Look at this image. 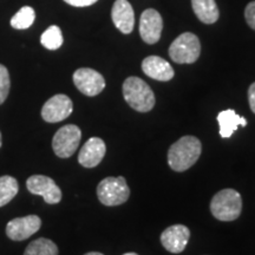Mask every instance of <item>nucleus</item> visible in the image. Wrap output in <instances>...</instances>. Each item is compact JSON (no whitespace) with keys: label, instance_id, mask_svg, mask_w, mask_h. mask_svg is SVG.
Returning <instances> with one entry per match:
<instances>
[{"label":"nucleus","instance_id":"f03ea898","mask_svg":"<svg viewBox=\"0 0 255 255\" xmlns=\"http://www.w3.org/2000/svg\"><path fill=\"white\" fill-rule=\"evenodd\" d=\"M123 97L133 110L148 113L155 105V95L143 79L129 77L123 83Z\"/></svg>","mask_w":255,"mask_h":255},{"label":"nucleus","instance_id":"5701e85b","mask_svg":"<svg viewBox=\"0 0 255 255\" xmlns=\"http://www.w3.org/2000/svg\"><path fill=\"white\" fill-rule=\"evenodd\" d=\"M245 18L247 24L255 31V1H252L245 9Z\"/></svg>","mask_w":255,"mask_h":255},{"label":"nucleus","instance_id":"f3484780","mask_svg":"<svg viewBox=\"0 0 255 255\" xmlns=\"http://www.w3.org/2000/svg\"><path fill=\"white\" fill-rule=\"evenodd\" d=\"M196 17L205 24H214L219 19V8L215 0H191Z\"/></svg>","mask_w":255,"mask_h":255},{"label":"nucleus","instance_id":"4468645a","mask_svg":"<svg viewBox=\"0 0 255 255\" xmlns=\"http://www.w3.org/2000/svg\"><path fill=\"white\" fill-rule=\"evenodd\" d=\"M114 25L124 34L131 33L135 25V14L132 6L128 0H116L111 9Z\"/></svg>","mask_w":255,"mask_h":255},{"label":"nucleus","instance_id":"aec40b11","mask_svg":"<svg viewBox=\"0 0 255 255\" xmlns=\"http://www.w3.org/2000/svg\"><path fill=\"white\" fill-rule=\"evenodd\" d=\"M36 12L30 6H24L11 19V26L15 30H25L33 24Z\"/></svg>","mask_w":255,"mask_h":255},{"label":"nucleus","instance_id":"2eb2a0df","mask_svg":"<svg viewBox=\"0 0 255 255\" xmlns=\"http://www.w3.org/2000/svg\"><path fill=\"white\" fill-rule=\"evenodd\" d=\"M142 70L148 77L159 82L170 81L175 75L173 66L158 56L146 57L142 62Z\"/></svg>","mask_w":255,"mask_h":255},{"label":"nucleus","instance_id":"0eeeda50","mask_svg":"<svg viewBox=\"0 0 255 255\" xmlns=\"http://www.w3.org/2000/svg\"><path fill=\"white\" fill-rule=\"evenodd\" d=\"M26 187L31 194L43 196L44 201L49 205H56L62 200L60 188L52 178L45 175H32L27 178Z\"/></svg>","mask_w":255,"mask_h":255},{"label":"nucleus","instance_id":"393cba45","mask_svg":"<svg viewBox=\"0 0 255 255\" xmlns=\"http://www.w3.org/2000/svg\"><path fill=\"white\" fill-rule=\"evenodd\" d=\"M248 101H250L252 111L255 114V83H253L248 89Z\"/></svg>","mask_w":255,"mask_h":255},{"label":"nucleus","instance_id":"9b49d317","mask_svg":"<svg viewBox=\"0 0 255 255\" xmlns=\"http://www.w3.org/2000/svg\"><path fill=\"white\" fill-rule=\"evenodd\" d=\"M163 20L161 14L154 8L143 12L139 19V34L146 44H156L161 38Z\"/></svg>","mask_w":255,"mask_h":255},{"label":"nucleus","instance_id":"ddd939ff","mask_svg":"<svg viewBox=\"0 0 255 255\" xmlns=\"http://www.w3.org/2000/svg\"><path fill=\"white\" fill-rule=\"evenodd\" d=\"M107 152L105 143L100 137H91L82 146L78 154V162L85 168H95L101 163Z\"/></svg>","mask_w":255,"mask_h":255},{"label":"nucleus","instance_id":"a211bd4d","mask_svg":"<svg viewBox=\"0 0 255 255\" xmlns=\"http://www.w3.org/2000/svg\"><path fill=\"white\" fill-rule=\"evenodd\" d=\"M24 255H58V247L50 239L39 238L28 244Z\"/></svg>","mask_w":255,"mask_h":255},{"label":"nucleus","instance_id":"bb28decb","mask_svg":"<svg viewBox=\"0 0 255 255\" xmlns=\"http://www.w3.org/2000/svg\"><path fill=\"white\" fill-rule=\"evenodd\" d=\"M123 255H138V254L133 253V252H130V253H126V254H123Z\"/></svg>","mask_w":255,"mask_h":255},{"label":"nucleus","instance_id":"6ab92c4d","mask_svg":"<svg viewBox=\"0 0 255 255\" xmlns=\"http://www.w3.org/2000/svg\"><path fill=\"white\" fill-rule=\"evenodd\" d=\"M18 191V181L14 177L8 175L0 177V207L6 206L9 201L13 200Z\"/></svg>","mask_w":255,"mask_h":255},{"label":"nucleus","instance_id":"20e7f679","mask_svg":"<svg viewBox=\"0 0 255 255\" xmlns=\"http://www.w3.org/2000/svg\"><path fill=\"white\" fill-rule=\"evenodd\" d=\"M98 200L104 206L114 207L127 202L130 196V189L123 176L107 177L97 187Z\"/></svg>","mask_w":255,"mask_h":255},{"label":"nucleus","instance_id":"b1692460","mask_svg":"<svg viewBox=\"0 0 255 255\" xmlns=\"http://www.w3.org/2000/svg\"><path fill=\"white\" fill-rule=\"evenodd\" d=\"M64 1L75 7H87V6L94 5L98 0H64Z\"/></svg>","mask_w":255,"mask_h":255},{"label":"nucleus","instance_id":"39448f33","mask_svg":"<svg viewBox=\"0 0 255 255\" xmlns=\"http://www.w3.org/2000/svg\"><path fill=\"white\" fill-rule=\"evenodd\" d=\"M201 44L199 38L191 32H184L169 47V56L177 64H193L199 59Z\"/></svg>","mask_w":255,"mask_h":255},{"label":"nucleus","instance_id":"cd10ccee","mask_svg":"<svg viewBox=\"0 0 255 255\" xmlns=\"http://www.w3.org/2000/svg\"><path fill=\"white\" fill-rule=\"evenodd\" d=\"M0 148H1V132H0Z\"/></svg>","mask_w":255,"mask_h":255},{"label":"nucleus","instance_id":"1a4fd4ad","mask_svg":"<svg viewBox=\"0 0 255 255\" xmlns=\"http://www.w3.org/2000/svg\"><path fill=\"white\" fill-rule=\"evenodd\" d=\"M73 111L72 101L66 95L59 94L51 97L41 109V117L45 122L58 123L66 120Z\"/></svg>","mask_w":255,"mask_h":255},{"label":"nucleus","instance_id":"4be33fe9","mask_svg":"<svg viewBox=\"0 0 255 255\" xmlns=\"http://www.w3.org/2000/svg\"><path fill=\"white\" fill-rule=\"evenodd\" d=\"M9 87H11V79H9L8 70L0 64V104L4 103L7 98Z\"/></svg>","mask_w":255,"mask_h":255},{"label":"nucleus","instance_id":"412c9836","mask_svg":"<svg viewBox=\"0 0 255 255\" xmlns=\"http://www.w3.org/2000/svg\"><path fill=\"white\" fill-rule=\"evenodd\" d=\"M63 34L58 26L52 25L44 31L40 37V43L47 50H57L63 45Z\"/></svg>","mask_w":255,"mask_h":255},{"label":"nucleus","instance_id":"423d86ee","mask_svg":"<svg viewBox=\"0 0 255 255\" xmlns=\"http://www.w3.org/2000/svg\"><path fill=\"white\" fill-rule=\"evenodd\" d=\"M81 138L82 131L77 126H75V124L64 126L53 136V151L60 158L71 157L78 149Z\"/></svg>","mask_w":255,"mask_h":255},{"label":"nucleus","instance_id":"9d476101","mask_svg":"<svg viewBox=\"0 0 255 255\" xmlns=\"http://www.w3.org/2000/svg\"><path fill=\"white\" fill-rule=\"evenodd\" d=\"M41 220L37 215L11 220L6 226V235L13 241H24L40 229Z\"/></svg>","mask_w":255,"mask_h":255},{"label":"nucleus","instance_id":"6e6552de","mask_svg":"<svg viewBox=\"0 0 255 255\" xmlns=\"http://www.w3.org/2000/svg\"><path fill=\"white\" fill-rule=\"evenodd\" d=\"M73 83L82 94L89 97L100 95L105 88L103 76L94 69L82 68L73 73Z\"/></svg>","mask_w":255,"mask_h":255},{"label":"nucleus","instance_id":"7ed1b4c3","mask_svg":"<svg viewBox=\"0 0 255 255\" xmlns=\"http://www.w3.org/2000/svg\"><path fill=\"white\" fill-rule=\"evenodd\" d=\"M242 199L239 191L222 189L210 201V212L220 221H234L241 214Z\"/></svg>","mask_w":255,"mask_h":255},{"label":"nucleus","instance_id":"dca6fc26","mask_svg":"<svg viewBox=\"0 0 255 255\" xmlns=\"http://www.w3.org/2000/svg\"><path fill=\"white\" fill-rule=\"evenodd\" d=\"M218 122L220 126V136L222 138H229V137H232L233 132L238 129L239 126H247L246 119L239 116L233 109L221 111L218 115Z\"/></svg>","mask_w":255,"mask_h":255},{"label":"nucleus","instance_id":"f8f14e48","mask_svg":"<svg viewBox=\"0 0 255 255\" xmlns=\"http://www.w3.org/2000/svg\"><path fill=\"white\" fill-rule=\"evenodd\" d=\"M190 238V231L183 225L168 227L161 234V244L168 252L174 254L182 253Z\"/></svg>","mask_w":255,"mask_h":255},{"label":"nucleus","instance_id":"f257e3e1","mask_svg":"<svg viewBox=\"0 0 255 255\" xmlns=\"http://www.w3.org/2000/svg\"><path fill=\"white\" fill-rule=\"evenodd\" d=\"M202 144L195 136H183L174 144H171L168 151V163L173 170L186 171L196 163L201 156Z\"/></svg>","mask_w":255,"mask_h":255},{"label":"nucleus","instance_id":"a878e982","mask_svg":"<svg viewBox=\"0 0 255 255\" xmlns=\"http://www.w3.org/2000/svg\"><path fill=\"white\" fill-rule=\"evenodd\" d=\"M84 255H104V254L100 253V252H90V253H87V254H84Z\"/></svg>","mask_w":255,"mask_h":255}]
</instances>
